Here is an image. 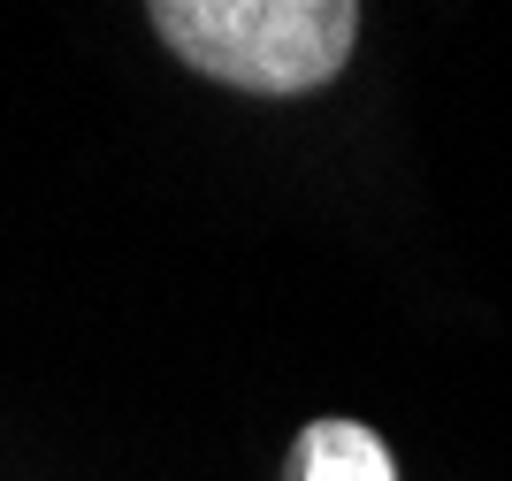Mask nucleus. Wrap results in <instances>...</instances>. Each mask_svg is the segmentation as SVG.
Segmentation results:
<instances>
[{
  "instance_id": "nucleus-1",
  "label": "nucleus",
  "mask_w": 512,
  "mask_h": 481,
  "mask_svg": "<svg viewBox=\"0 0 512 481\" xmlns=\"http://www.w3.org/2000/svg\"><path fill=\"white\" fill-rule=\"evenodd\" d=\"M146 23L237 92H314L344 69L360 8L344 0H153Z\"/></svg>"
},
{
  "instance_id": "nucleus-2",
  "label": "nucleus",
  "mask_w": 512,
  "mask_h": 481,
  "mask_svg": "<svg viewBox=\"0 0 512 481\" xmlns=\"http://www.w3.org/2000/svg\"><path fill=\"white\" fill-rule=\"evenodd\" d=\"M299 481H398L383 436L360 420H314L299 436Z\"/></svg>"
}]
</instances>
